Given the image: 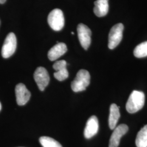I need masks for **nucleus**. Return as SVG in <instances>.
<instances>
[{
	"label": "nucleus",
	"mask_w": 147,
	"mask_h": 147,
	"mask_svg": "<svg viewBox=\"0 0 147 147\" xmlns=\"http://www.w3.org/2000/svg\"><path fill=\"white\" fill-rule=\"evenodd\" d=\"M39 142L42 147H62L59 142L49 137H41Z\"/></svg>",
	"instance_id": "nucleus-17"
},
{
	"label": "nucleus",
	"mask_w": 147,
	"mask_h": 147,
	"mask_svg": "<svg viewBox=\"0 0 147 147\" xmlns=\"http://www.w3.org/2000/svg\"><path fill=\"white\" fill-rule=\"evenodd\" d=\"M71 34H72L73 35H74V32H71Z\"/></svg>",
	"instance_id": "nucleus-20"
},
{
	"label": "nucleus",
	"mask_w": 147,
	"mask_h": 147,
	"mask_svg": "<svg viewBox=\"0 0 147 147\" xmlns=\"http://www.w3.org/2000/svg\"><path fill=\"white\" fill-rule=\"evenodd\" d=\"M120 116L121 114L119 112V107L115 104H113L111 105L109 124L111 130H113L116 127Z\"/></svg>",
	"instance_id": "nucleus-14"
},
{
	"label": "nucleus",
	"mask_w": 147,
	"mask_h": 147,
	"mask_svg": "<svg viewBox=\"0 0 147 147\" xmlns=\"http://www.w3.org/2000/svg\"><path fill=\"white\" fill-rule=\"evenodd\" d=\"M109 0H96L94 2V13L98 17L106 16L109 11Z\"/></svg>",
	"instance_id": "nucleus-13"
},
{
	"label": "nucleus",
	"mask_w": 147,
	"mask_h": 147,
	"mask_svg": "<svg viewBox=\"0 0 147 147\" xmlns=\"http://www.w3.org/2000/svg\"><path fill=\"white\" fill-rule=\"evenodd\" d=\"M129 127L126 124H121L116 127L111 136L109 147H118L119 146L121 138L128 131Z\"/></svg>",
	"instance_id": "nucleus-9"
},
{
	"label": "nucleus",
	"mask_w": 147,
	"mask_h": 147,
	"mask_svg": "<svg viewBox=\"0 0 147 147\" xmlns=\"http://www.w3.org/2000/svg\"><path fill=\"white\" fill-rule=\"evenodd\" d=\"M79 41L84 50H87L91 43L92 32L89 27L83 24H80L77 27Z\"/></svg>",
	"instance_id": "nucleus-6"
},
{
	"label": "nucleus",
	"mask_w": 147,
	"mask_h": 147,
	"mask_svg": "<svg viewBox=\"0 0 147 147\" xmlns=\"http://www.w3.org/2000/svg\"><path fill=\"white\" fill-rule=\"evenodd\" d=\"M17 41L14 33H9L6 37L2 47L1 55L4 58H8L11 56L16 51Z\"/></svg>",
	"instance_id": "nucleus-5"
},
{
	"label": "nucleus",
	"mask_w": 147,
	"mask_h": 147,
	"mask_svg": "<svg viewBox=\"0 0 147 147\" xmlns=\"http://www.w3.org/2000/svg\"><path fill=\"white\" fill-rule=\"evenodd\" d=\"M67 47L63 42H58L49 51L47 56L51 61H56L67 51Z\"/></svg>",
	"instance_id": "nucleus-12"
},
{
	"label": "nucleus",
	"mask_w": 147,
	"mask_h": 147,
	"mask_svg": "<svg viewBox=\"0 0 147 147\" xmlns=\"http://www.w3.org/2000/svg\"><path fill=\"white\" fill-rule=\"evenodd\" d=\"M34 79L40 90L43 91L50 82V76L47 70L44 67H38L34 73Z\"/></svg>",
	"instance_id": "nucleus-7"
},
{
	"label": "nucleus",
	"mask_w": 147,
	"mask_h": 147,
	"mask_svg": "<svg viewBox=\"0 0 147 147\" xmlns=\"http://www.w3.org/2000/svg\"><path fill=\"white\" fill-rule=\"evenodd\" d=\"M67 63L64 60L56 62L53 65V68L56 71L54 73V77L59 81H62L67 79L69 73L67 69Z\"/></svg>",
	"instance_id": "nucleus-10"
},
{
	"label": "nucleus",
	"mask_w": 147,
	"mask_h": 147,
	"mask_svg": "<svg viewBox=\"0 0 147 147\" xmlns=\"http://www.w3.org/2000/svg\"><path fill=\"white\" fill-rule=\"evenodd\" d=\"M99 130V121L96 116L90 117L87 121L84 131L86 138L89 139L94 136Z\"/></svg>",
	"instance_id": "nucleus-11"
},
{
	"label": "nucleus",
	"mask_w": 147,
	"mask_h": 147,
	"mask_svg": "<svg viewBox=\"0 0 147 147\" xmlns=\"http://www.w3.org/2000/svg\"><path fill=\"white\" fill-rule=\"evenodd\" d=\"M47 22L53 30L56 31H61L64 25L63 11L57 8L53 9L48 16Z\"/></svg>",
	"instance_id": "nucleus-3"
},
{
	"label": "nucleus",
	"mask_w": 147,
	"mask_h": 147,
	"mask_svg": "<svg viewBox=\"0 0 147 147\" xmlns=\"http://www.w3.org/2000/svg\"><path fill=\"white\" fill-rule=\"evenodd\" d=\"M134 55L137 58H143L147 56V41L138 45L134 50Z\"/></svg>",
	"instance_id": "nucleus-16"
},
{
	"label": "nucleus",
	"mask_w": 147,
	"mask_h": 147,
	"mask_svg": "<svg viewBox=\"0 0 147 147\" xmlns=\"http://www.w3.org/2000/svg\"><path fill=\"white\" fill-rule=\"evenodd\" d=\"M16 99L18 105L23 106L26 104L31 97L30 92L27 89L26 86L20 83L16 86Z\"/></svg>",
	"instance_id": "nucleus-8"
},
{
	"label": "nucleus",
	"mask_w": 147,
	"mask_h": 147,
	"mask_svg": "<svg viewBox=\"0 0 147 147\" xmlns=\"http://www.w3.org/2000/svg\"><path fill=\"white\" fill-rule=\"evenodd\" d=\"M90 76L86 70H79L73 81L71 82V87L74 92H82L86 90L90 84Z\"/></svg>",
	"instance_id": "nucleus-2"
},
{
	"label": "nucleus",
	"mask_w": 147,
	"mask_h": 147,
	"mask_svg": "<svg viewBox=\"0 0 147 147\" xmlns=\"http://www.w3.org/2000/svg\"><path fill=\"white\" fill-rule=\"evenodd\" d=\"M5 1H6V0H0V3L3 4L5 2Z\"/></svg>",
	"instance_id": "nucleus-18"
},
{
	"label": "nucleus",
	"mask_w": 147,
	"mask_h": 147,
	"mask_svg": "<svg viewBox=\"0 0 147 147\" xmlns=\"http://www.w3.org/2000/svg\"><path fill=\"white\" fill-rule=\"evenodd\" d=\"M123 30L124 25L121 23L117 24L111 28L109 35L108 47L110 49H114L119 45L123 38Z\"/></svg>",
	"instance_id": "nucleus-4"
},
{
	"label": "nucleus",
	"mask_w": 147,
	"mask_h": 147,
	"mask_svg": "<svg viewBox=\"0 0 147 147\" xmlns=\"http://www.w3.org/2000/svg\"><path fill=\"white\" fill-rule=\"evenodd\" d=\"M136 144L137 147H147V125L143 127L138 132Z\"/></svg>",
	"instance_id": "nucleus-15"
},
{
	"label": "nucleus",
	"mask_w": 147,
	"mask_h": 147,
	"mask_svg": "<svg viewBox=\"0 0 147 147\" xmlns=\"http://www.w3.org/2000/svg\"><path fill=\"white\" fill-rule=\"evenodd\" d=\"M1 109H2V105H1V104L0 102V111L1 110Z\"/></svg>",
	"instance_id": "nucleus-19"
},
{
	"label": "nucleus",
	"mask_w": 147,
	"mask_h": 147,
	"mask_svg": "<svg viewBox=\"0 0 147 147\" xmlns=\"http://www.w3.org/2000/svg\"><path fill=\"white\" fill-rule=\"evenodd\" d=\"M145 95L140 91L134 90L126 102V109L130 113H134L141 110L144 105Z\"/></svg>",
	"instance_id": "nucleus-1"
}]
</instances>
